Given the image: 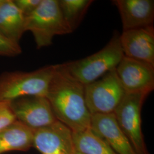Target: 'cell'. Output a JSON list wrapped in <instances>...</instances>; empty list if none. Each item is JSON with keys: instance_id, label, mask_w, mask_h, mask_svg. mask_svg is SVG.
Returning a JSON list of instances; mask_svg holds the SVG:
<instances>
[{"instance_id": "cell-1", "label": "cell", "mask_w": 154, "mask_h": 154, "mask_svg": "<svg viewBox=\"0 0 154 154\" xmlns=\"http://www.w3.org/2000/svg\"><path fill=\"white\" fill-rule=\"evenodd\" d=\"M46 97L55 118L72 132L90 127L91 114L86 103L85 85L55 65Z\"/></svg>"}, {"instance_id": "cell-2", "label": "cell", "mask_w": 154, "mask_h": 154, "mask_svg": "<svg viewBox=\"0 0 154 154\" xmlns=\"http://www.w3.org/2000/svg\"><path fill=\"white\" fill-rule=\"evenodd\" d=\"M119 36L116 32L110 41L98 52L77 61L58 64L60 67L85 86L93 82L116 69L124 57Z\"/></svg>"}, {"instance_id": "cell-3", "label": "cell", "mask_w": 154, "mask_h": 154, "mask_svg": "<svg viewBox=\"0 0 154 154\" xmlns=\"http://www.w3.org/2000/svg\"><path fill=\"white\" fill-rule=\"evenodd\" d=\"M55 65L32 72H5L0 75V101L26 96L46 97Z\"/></svg>"}, {"instance_id": "cell-4", "label": "cell", "mask_w": 154, "mask_h": 154, "mask_svg": "<svg viewBox=\"0 0 154 154\" xmlns=\"http://www.w3.org/2000/svg\"><path fill=\"white\" fill-rule=\"evenodd\" d=\"M25 32L32 33L37 49L53 44L56 35L72 33L61 12L58 0H41L37 8L25 17Z\"/></svg>"}, {"instance_id": "cell-5", "label": "cell", "mask_w": 154, "mask_h": 154, "mask_svg": "<svg viewBox=\"0 0 154 154\" xmlns=\"http://www.w3.org/2000/svg\"><path fill=\"white\" fill-rule=\"evenodd\" d=\"M125 94L116 69L85 86L86 103L91 116L113 113Z\"/></svg>"}, {"instance_id": "cell-6", "label": "cell", "mask_w": 154, "mask_h": 154, "mask_svg": "<svg viewBox=\"0 0 154 154\" xmlns=\"http://www.w3.org/2000/svg\"><path fill=\"white\" fill-rule=\"evenodd\" d=\"M148 95L126 93L113 112L116 121L137 154H148L142 131L141 109Z\"/></svg>"}, {"instance_id": "cell-7", "label": "cell", "mask_w": 154, "mask_h": 154, "mask_svg": "<svg viewBox=\"0 0 154 154\" xmlns=\"http://www.w3.org/2000/svg\"><path fill=\"white\" fill-rule=\"evenodd\" d=\"M10 102L17 121L34 130L48 126L57 121L45 96H26Z\"/></svg>"}, {"instance_id": "cell-8", "label": "cell", "mask_w": 154, "mask_h": 154, "mask_svg": "<svg viewBox=\"0 0 154 154\" xmlns=\"http://www.w3.org/2000/svg\"><path fill=\"white\" fill-rule=\"evenodd\" d=\"M116 72L126 93L148 95L154 89V66L124 56Z\"/></svg>"}, {"instance_id": "cell-9", "label": "cell", "mask_w": 154, "mask_h": 154, "mask_svg": "<svg viewBox=\"0 0 154 154\" xmlns=\"http://www.w3.org/2000/svg\"><path fill=\"white\" fill-rule=\"evenodd\" d=\"M33 147L41 154H73L72 131L58 120L34 130Z\"/></svg>"}, {"instance_id": "cell-10", "label": "cell", "mask_w": 154, "mask_h": 154, "mask_svg": "<svg viewBox=\"0 0 154 154\" xmlns=\"http://www.w3.org/2000/svg\"><path fill=\"white\" fill-rule=\"evenodd\" d=\"M119 39L124 56L154 66L153 25L123 31Z\"/></svg>"}, {"instance_id": "cell-11", "label": "cell", "mask_w": 154, "mask_h": 154, "mask_svg": "<svg viewBox=\"0 0 154 154\" xmlns=\"http://www.w3.org/2000/svg\"><path fill=\"white\" fill-rule=\"evenodd\" d=\"M90 129L116 154H137L122 131L113 113L91 116Z\"/></svg>"}, {"instance_id": "cell-12", "label": "cell", "mask_w": 154, "mask_h": 154, "mask_svg": "<svg viewBox=\"0 0 154 154\" xmlns=\"http://www.w3.org/2000/svg\"><path fill=\"white\" fill-rule=\"evenodd\" d=\"M121 18L123 31L153 25V0H115Z\"/></svg>"}, {"instance_id": "cell-13", "label": "cell", "mask_w": 154, "mask_h": 154, "mask_svg": "<svg viewBox=\"0 0 154 154\" xmlns=\"http://www.w3.org/2000/svg\"><path fill=\"white\" fill-rule=\"evenodd\" d=\"M25 17L13 2V0H1L0 2V33L13 42L20 44L25 32Z\"/></svg>"}, {"instance_id": "cell-14", "label": "cell", "mask_w": 154, "mask_h": 154, "mask_svg": "<svg viewBox=\"0 0 154 154\" xmlns=\"http://www.w3.org/2000/svg\"><path fill=\"white\" fill-rule=\"evenodd\" d=\"M34 130L16 121L0 131V154L28 151L33 147Z\"/></svg>"}, {"instance_id": "cell-15", "label": "cell", "mask_w": 154, "mask_h": 154, "mask_svg": "<svg viewBox=\"0 0 154 154\" xmlns=\"http://www.w3.org/2000/svg\"><path fill=\"white\" fill-rule=\"evenodd\" d=\"M75 149L84 154H116L105 141L88 128L72 132Z\"/></svg>"}, {"instance_id": "cell-16", "label": "cell", "mask_w": 154, "mask_h": 154, "mask_svg": "<svg viewBox=\"0 0 154 154\" xmlns=\"http://www.w3.org/2000/svg\"><path fill=\"white\" fill-rule=\"evenodd\" d=\"M63 17L72 32L77 29L90 6L92 0H58Z\"/></svg>"}, {"instance_id": "cell-17", "label": "cell", "mask_w": 154, "mask_h": 154, "mask_svg": "<svg viewBox=\"0 0 154 154\" xmlns=\"http://www.w3.org/2000/svg\"><path fill=\"white\" fill-rule=\"evenodd\" d=\"M16 121V118L11 109V102L0 101V131Z\"/></svg>"}, {"instance_id": "cell-18", "label": "cell", "mask_w": 154, "mask_h": 154, "mask_svg": "<svg viewBox=\"0 0 154 154\" xmlns=\"http://www.w3.org/2000/svg\"><path fill=\"white\" fill-rule=\"evenodd\" d=\"M22 53L20 44L13 42L0 33V55L14 57Z\"/></svg>"}, {"instance_id": "cell-19", "label": "cell", "mask_w": 154, "mask_h": 154, "mask_svg": "<svg viewBox=\"0 0 154 154\" xmlns=\"http://www.w3.org/2000/svg\"><path fill=\"white\" fill-rule=\"evenodd\" d=\"M13 2L23 16L27 17L37 8L41 0H13Z\"/></svg>"}, {"instance_id": "cell-20", "label": "cell", "mask_w": 154, "mask_h": 154, "mask_svg": "<svg viewBox=\"0 0 154 154\" xmlns=\"http://www.w3.org/2000/svg\"><path fill=\"white\" fill-rule=\"evenodd\" d=\"M73 154H83V153H81V152H79V151H78L77 150H75V151H74V153Z\"/></svg>"}]
</instances>
